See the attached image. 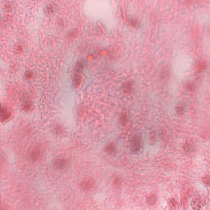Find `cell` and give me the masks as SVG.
<instances>
[{
  "label": "cell",
  "instance_id": "obj_19",
  "mask_svg": "<svg viewBox=\"0 0 210 210\" xmlns=\"http://www.w3.org/2000/svg\"><path fill=\"white\" fill-rule=\"evenodd\" d=\"M33 74L31 72H28L26 74V78H30L32 77Z\"/></svg>",
  "mask_w": 210,
  "mask_h": 210
},
{
  "label": "cell",
  "instance_id": "obj_2",
  "mask_svg": "<svg viewBox=\"0 0 210 210\" xmlns=\"http://www.w3.org/2000/svg\"><path fill=\"white\" fill-rule=\"evenodd\" d=\"M82 69V64L79 62L76 65V70L74 76V85L76 88L79 87L81 83L82 77L80 75V72Z\"/></svg>",
  "mask_w": 210,
  "mask_h": 210
},
{
  "label": "cell",
  "instance_id": "obj_3",
  "mask_svg": "<svg viewBox=\"0 0 210 210\" xmlns=\"http://www.w3.org/2000/svg\"><path fill=\"white\" fill-rule=\"evenodd\" d=\"M41 153V149L39 146H35L33 147L30 153L29 157L30 160L33 162H35L39 159Z\"/></svg>",
  "mask_w": 210,
  "mask_h": 210
},
{
  "label": "cell",
  "instance_id": "obj_4",
  "mask_svg": "<svg viewBox=\"0 0 210 210\" xmlns=\"http://www.w3.org/2000/svg\"><path fill=\"white\" fill-rule=\"evenodd\" d=\"M1 122H4L9 119L11 116V112L5 107H2L1 111Z\"/></svg>",
  "mask_w": 210,
  "mask_h": 210
},
{
  "label": "cell",
  "instance_id": "obj_8",
  "mask_svg": "<svg viewBox=\"0 0 210 210\" xmlns=\"http://www.w3.org/2000/svg\"><path fill=\"white\" fill-rule=\"evenodd\" d=\"M183 149L187 152H190L194 150V144L190 140H188L184 143Z\"/></svg>",
  "mask_w": 210,
  "mask_h": 210
},
{
  "label": "cell",
  "instance_id": "obj_13",
  "mask_svg": "<svg viewBox=\"0 0 210 210\" xmlns=\"http://www.w3.org/2000/svg\"><path fill=\"white\" fill-rule=\"evenodd\" d=\"M202 181L203 183L207 186H210V177L208 176H206L203 177L202 179Z\"/></svg>",
  "mask_w": 210,
  "mask_h": 210
},
{
  "label": "cell",
  "instance_id": "obj_7",
  "mask_svg": "<svg viewBox=\"0 0 210 210\" xmlns=\"http://www.w3.org/2000/svg\"><path fill=\"white\" fill-rule=\"evenodd\" d=\"M93 181L91 179H87L81 182L80 187L83 190H88L92 187Z\"/></svg>",
  "mask_w": 210,
  "mask_h": 210
},
{
  "label": "cell",
  "instance_id": "obj_18",
  "mask_svg": "<svg viewBox=\"0 0 210 210\" xmlns=\"http://www.w3.org/2000/svg\"><path fill=\"white\" fill-rule=\"evenodd\" d=\"M177 111L178 114H181L183 112V109L182 108V107L179 106L177 107Z\"/></svg>",
  "mask_w": 210,
  "mask_h": 210
},
{
  "label": "cell",
  "instance_id": "obj_6",
  "mask_svg": "<svg viewBox=\"0 0 210 210\" xmlns=\"http://www.w3.org/2000/svg\"><path fill=\"white\" fill-rule=\"evenodd\" d=\"M133 85L132 82L127 81L123 84L122 89L124 93L129 94L132 93L133 91Z\"/></svg>",
  "mask_w": 210,
  "mask_h": 210
},
{
  "label": "cell",
  "instance_id": "obj_11",
  "mask_svg": "<svg viewBox=\"0 0 210 210\" xmlns=\"http://www.w3.org/2000/svg\"><path fill=\"white\" fill-rule=\"evenodd\" d=\"M202 202L199 199H194L192 202V207L194 209H199L201 208Z\"/></svg>",
  "mask_w": 210,
  "mask_h": 210
},
{
  "label": "cell",
  "instance_id": "obj_1",
  "mask_svg": "<svg viewBox=\"0 0 210 210\" xmlns=\"http://www.w3.org/2000/svg\"><path fill=\"white\" fill-rule=\"evenodd\" d=\"M130 149L134 153L139 152L142 147L141 139L139 135H133L130 139Z\"/></svg>",
  "mask_w": 210,
  "mask_h": 210
},
{
  "label": "cell",
  "instance_id": "obj_14",
  "mask_svg": "<svg viewBox=\"0 0 210 210\" xmlns=\"http://www.w3.org/2000/svg\"><path fill=\"white\" fill-rule=\"evenodd\" d=\"M120 179L118 177H115L114 179H113V185L116 187L119 186L120 185Z\"/></svg>",
  "mask_w": 210,
  "mask_h": 210
},
{
  "label": "cell",
  "instance_id": "obj_20",
  "mask_svg": "<svg viewBox=\"0 0 210 210\" xmlns=\"http://www.w3.org/2000/svg\"><path fill=\"white\" fill-rule=\"evenodd\" d=\"M76 31L72 32L71 33H70V35H69V37H70V38H73V35H76Z\"/></svg>",
  "mask_w": 210,
  "mask_h": 210
},
{
  "label": "cell",
  "instance_id": "obj_17",
  "mask_svg": "<svg viewBox=\"0 0 210 210\" xmlns=\"http://www.w3.org/2000/svg\"><path fill=\"white\" fill-rule=\"evenodd\" d=\"M30 107H31V105H30V103H27L25 104L23 106V109L24 110H25V111H28V110L30 109Z\"/></svg>",
  "mask_w": 210,
  "mask_h": 210
},
{
  "label": "cell",
  "instance_id": "obj_12",
  "mask_svg": "<svg viewBox=\"0 0 210 210\" xmlns=\"http://www.w3.org/2000/svg\"><path fill=\"white\" fill-rule=\"evenodd\" d=\"M146 201L149 205H154L156 202V198L154 195H151L147 198Z\"/></svg>",
  "mask_w": 210,
  "mask_h": 210
},
{
  "label": "cell",
  "instance_id": "obj_9",
  "mask_svg": "<svg viewBox=\"0 0 210 210\" xmlns=\"http://www.w3.org/2000/svg\"><path fill=\"white\" fill-rule=\"evenodd\" d=\"M128 122V116L126 112H122L120 116V122L122 126H125L127 125Z\"/></svg>",
  "mask_w": 210,
  "mask_h": 210
},
{
  "label": "cell",
  "instance_id": "obj_16",
  "mask_svg": "<svg viewBox=\"0 0 210 210\" xmlns=\"http://www.w3.org/2000/svg\"><path fill=\"white\" fill-rule=\"evenodd\" d=\"M169 204L172 207H175L177 205V201L174 198H172L169 200Z\"/></svg>",
  "mask_w": 210,
  "mask_h": 210
},
{
  "label": "cell",
  "instance_id": "obj_10",
  "mask_svg": "<svg viewBox=\"0 0 210 210\" xmlns=\"http://www.w3.org/2000/svg\"><path fill=\"white\" fill-rule=\"evenodd\" d=\"M115 145L113 143H111L107 145V147L105 148V150L107 153L109 154H112L115 151Z\"/></svg>",
  "mask_w": 210,
  "mask_h": 210
},
{
  "label": "cell",
  "instance_id": "obj_15",
  "mask_svg": "<svg viewBox=\"0 0 210 210\" xmlns=\"http://www.w3.org/2000/svg\"><path fill=\"white\" fill-rule=\"evenodd\" d=\"M54 7L52 5H49L46 7V12L48 14H51L54 12Z\"/></svg>",
  "mask_w": 210,
  "mask_h": 210
},
{
  "label": "cell",
  "instance_id": "obj_5",
  "mask_svg": "<svg viewBox=\"0 0 210 210\" xmlns=\"http://www.w3.org/2000/svg\"><path fill=\"white\" fill-rule=\"evenodd\" d=\"M67 161L63 158H59L55 160L54 165L57 169H62L66 167Z\"/></svg>",
  "mask_w": 210,
  "mask_h": 210
}]
</instances>
